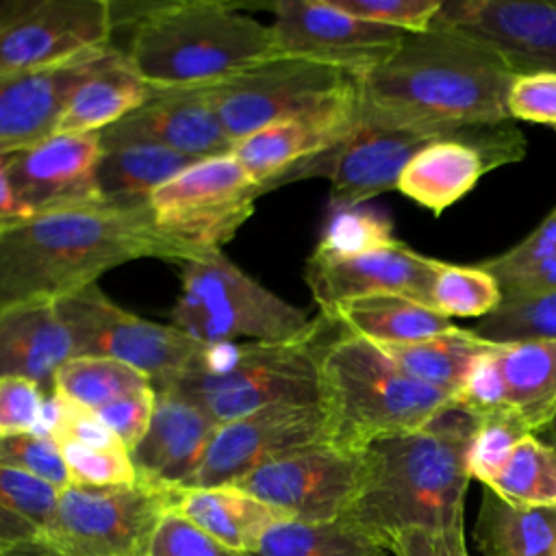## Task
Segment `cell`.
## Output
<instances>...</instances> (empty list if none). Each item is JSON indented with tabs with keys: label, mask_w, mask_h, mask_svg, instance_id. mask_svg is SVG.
I'll return each instance as SVG.
<instances>
[{
	"label": "cell",
	"mask_w": 556,
	"mask_h": 556,
	"mask_svg": "<svg viewBox=\"0 0 556 556\" xmlns=\"http://www.w3.org/2000/svg\"><path fill=\"white\" fill-rule=\"evenodd\" d=\"M198 254L159 232L148 208L89 204L30 215L0 232V311L59 300L135 258L182 263Z\"/></svg>",
	"instance_id": "cell-1"
},
{
	"label": "cell",
	"mask_w": 556,
	"mask_h": 556,
	"mask_svg": "<svg viewBox=\"0 0 556 556\" xmlns=\"http://www.w3.org/2000/svg\"><path fill=\"white\" fill-rule=\"evenodd\" d=\"M515 72L489 46L441 28L406 33L402 46L356 78L361 113L393 126L454 130L513 122Z\"/></svg>",
	"instance_id": "cell-2"
},
{
	"label": "cell",
	"mask_w": 556,
	"mask_h": 556,
	"mask_svg": "<svg viewBox=\"0 0 556 556\" xmlns=\"http://www.w3.org/2000/svg\"><path fill=\"white\" fill-rule=\"evenodd\" d=\"M478 417L452 406L419 430L365 447L361 491L345 519L387 547L406 530L465 526L467 445Z\"/></svg>",
	"instance_id": "cell-3"
},
{
	"label": "cell",
	"mask_w": 556,
	"mask_h": 556,
	"mask_svg": "<svg viewBox=\"0 0 556 556\" xmlns=\"http://www.w3.org/2000/svg\"><path fill=\"white\" fill-rule=\"evenodd\" d=\"M126 59L152 91L206 89L278 56L271 28L213 0H165L130 35Z\"/></svg>",
	"instance_id": "cell-4"
},
{
	"label": "cell",
	"mask_w": 556,
	"mask_h": 556,
	"mask_svg": "<svg viewBox=\"0 0 556 556\" xmlns=\"http://www.w3.org/2000/svg\"><path fill=\"white\" fill-rule=\"evenodd\" d=\"M339 326L326 315L287 341L204 345L191 367L154 387L172 389L217 424L282 402H321V350Z\"/></svg>",
	"instance_id": "cell-5"
},
{
	"label": "cell",
	"mask_w": 556,
	"mask_h": 556,
	"mask_svg": "<svg viewBox=\"0 0 556 556\" xmlns=\"http://www.w3.org/2000/svg\"><path fill=\"white\" fill-rule=\"evenodd\" d=\"M330 443L363 452L369 443L424 428L456 406V395L404 374L376 343L341 328L319 361Z\"/></svg>",
	"instance_id": "cell-6"
},
{
	"label": "cell",
	"mask_w": 556,
	"mask_h": 556,
	"mask_svg": "<svg viewBox=\"0 0 556 556\" xmlns=\"http://www.w3.org/2000/svg\"><path fill=\"white\" fill-rule=\"evenodd\" d=\"M439 139L465 141L484 152L495 167L526 156V137L515 122L419 130L371 119L358 106V119L343 139L285 172L269 185V191L298 180L326 178L332 202H367L380 193L395 191L406 163L424 146Z\"/></svg>",
	"instance_id": "cell-7"
},
{
	"label": "cell",
	"mask_w": 556,
	"mask_h": 556,
	"mask_svg": "<svg viewBox=\"0 0 556 556\" xmlns=\"http://www.w3.org/2000/svg\"><path fill=\"white\" fill-rule=\"evenodd\" d=\"M169 319L204 345L287 341L313 324L300 306L263 287L224 250H206L180 263V293Z\"/></svg>",
	"instance_id": "cell-8"
},
{
	"label": "cell",
	"mask_w": 556,
	"mask_h": 556,
	"mask_svg": "<svg viewBox=\"0 0 556 556\" xmlns=\"http://www.w3.org/2000/svg\"><path fill=\"white\" fill-rule=\"evenodd\" d=\"M204 91L235 146L263 126L350 102L358 85L343 70L278 54Z\"/></svg>",
	"instance_id": "cell-9"
},
{
	"label": "cell",
	"mask_w": 556,
	"mask_h": 556,
	"mask_svg": "<svg viewBox=\"0 0 556 556\" xmlns=\"http://www.w3.org/2000/svg\"><path fill=\"white\" fill-rule=\"evenodd\" d=\"M178 489L137 480L115 486L70 484L59 495L54 521L39 556H139Z\"/></svg>",
	"instance_id": "cell-10"
},
{
	"label": "cell",
	"mask_w": 556,
	"mask_h": 556,
	"mask_svg": "<svg viewBox=\"0 0 556 556\" xmlns=\"http://www.w3.org/2000/svg\"><path fill=\"white\" fill-rule=\"evenodd\" d=\"M263 193V185L230 152L187 165L152 193L148 211L165 237L200 252L222 250Z\"/></svg>",
	"instance_id": "cell-11"
},
{
	"label": "cell",
	"mask_w": 556,
	"mask_h": 556,
	"mask_svg": "<svg viewBox=\"0 0 556 556\" xmlns=\"http://www.w3.org/2000/svg\"><path fill=\"white\" fill-rule=\"evenodd\" d=\"M54 302L78 354L130 365L146 374L152 384L191 367L204 348L176 326L156 324L122 308L98 282Z\"/></svg>",
	"instance_id": "cell-12"
},
{
	"label": "cell",
	"mask_w": 556,
	"mask_h": 556,
	"mask_svg": "<svg viewBox=\"0 0 556 556\" xmlns=\"http://www.w3.org/2000/svg\"><path fill=\"white\" fill-rule=\"evenodd\" d=\"M365 473V450L319 443L282 454L232 486L254 495L285 519L304 523L334 521L352 508Z\"/></svg>",
	"instance_id": "cell-13"
},
{
	"label": "cell",
	"mask_w": 556,
	"mask_h": 556,
	"mask_svg": "<svg viewBox=\"0 0 556 556\" xmlns=\"http://www.w3.org/2000/svg\"><path fill=\"white\" fill-rule=\"evenodd\" d=\"M109 0H28L0 26V76L30 74L106 52Z\"/></svg>",
	"instance_id": "cell-14"
},
{
	"label": "cell",
	"mask_w": 556,
	"mask_h": 556,
	"mask_svg": "<svg viewBox=\"0 0 556 556\" xmlns=\"http://www.w3.org/2000/svg\"><path fill=\"white\" fill-rule=\"evenodd\" d=\"M319 443H330L324 402H282L217 426L187 489L232 484L256 467Z\"/></svg>",
	"instance_id": "cell-15"
},
{
	"label": "cell",
	"mask_w": 556,
	"mask_h": 556,
	"mask_svg": "<svg viewBox=\"0 0 556 556\" xmlns=\"http://www.w3.org/2000/svg\"><path fill=\"white\" fill-rule=\"evenodd\" d=\"M274 43L282 56H295L363 76L384 63L406 33L354 17L330 0H280L269 4Z\"/></svg>",
	"instance_id": "cell-16"
},
{
	"label": "cell",
	"mask_w": 556,
	"mask_h": 556,
	"mask_svg": "<svg viewBox=\"0 0 556 556\" xmlns=\"http://www.w3.org/2000/svg\"><path fill=\"white\" fill-rule=\"evenodd\" d=\"M100 156V132H54L7 154V180L26 217L102 204Z\"/></svg>",
	"instance_id": "cell-17"
},
{
	"label": "cell",
	"mask_w": 556,
	"mask_h": 556,
	"mask_svg": "<svg viewBox=\"0 0 556 556\" xmlns=\"http://www.w3.org/2000/svg\"><path fill=\"white\" fill-rule=\"evenodd\" d=\"M430 28L489 46L515 74H556V0H443Z\"/></svg>",
	"instance_id": "cell-18"
},
{
	"label": "cell",
	"mask_w": 556,
	"mask_h": 556,
	"mask_svg": "<svg viewBox=\"0 0 556 556\" xmlns=\"http://www.w3.org/2000/svg\"><path fill=\"white\" fill-rule=\"evenodd\" d=\"M439 258L424 256L402 241L358 256H326L311 252L304 265V282L319 313L341 302L395 293L430 306V289Z\"/></svg>",
	"instance_id": "cell-19"
},
{
	"label": "cell",
	"mask_w": 556,
	"mask_h": 556,
	"mask_svg": "<svg viewBox=\"0 0 556 556\" xmlns=\"http://www.w3.org/2000/svg\"><path fill=\"white\" fill-rule=\"evenodd\" d=\"M154 389L148 432L132 447L130 458L139 480L163 489H187L219 424L185 395Z\"/></svg>",
	"instance_id": "cell-20"
},
{
	"label": "cell",
	"mask_w": 556,
	"mask_h": 556,
	"mask_svg": "<svg viewBox=\"0 0 556 556\" xmlns=\"http://www.w3.org/2000/svg\"><path fill=\"white\" fill-rule=\"evenodd\" d=\"M100 135L102 139H148L193 161L232 152V141L204 89H150L139 109Z\"/></svg>",
	"instance_id": "cell-21"
},
{
	"label": "cell",
	"mask_w": 556,
	"mask_h": 556,
	"mask_svg": "<svg viewBox=\"0 0 556 556\" xmlns=\"http://www.w3.org/2000/svg\"><path fill=\"white\" fill-rule=\"evenodd\" d=\"M356 119L358 96L319 113L263 126L239 139L232 146V156L267 193L269 185L285 172L343 139Z\"/></svg>",
	"instance_id": "cell-22"
},
{
	"label": "cell",
	"mask_w": 556,
	"mask_h": 556,
	"mask_svg": "<svg viewBox=\"0 0 556 556\" xmlns=\"http://www.w3.org/2000/svg\"><path fill=\"white\" fill-rule=\"evenodd\" d=\"M106 52L54 70L0 76V154L50 137L70 93Z\"/></svg>",
	"instance_id": "cell-23"
},
{
	"label": "cell",
	"mask_w": 556,
	"mask_h": 556,
	"mask_svg": "<svg viewBox=\"0 0 556 556\" xmlns=\"http://www.w3.org/2000/svg\"><path fill=\"white\" fill-rule=\"evenodd\" d=\"M74 356H78L74 337L54 300L22 302L0 311V378H26L50 393L56 371Z\"/></svg>",
	"instance_id": "cell-24"
},
{
	"label": "cell",
	"mask_w": 556,
	"mask_h": 556,
	"mask_svg": "<svg viewBox=\"0 0 556 556\" xmlns=\"http://www.w3.org/2000/svg\"><path fill=\"white\" fill-rule=\"evenodd\" d=\"M191 163L193 159L148 139H102L100 202L124 211L148 208L152 193Z\"/></svg>",
	"instance_id": "cell-25"
},
{
	"label": "cell",
	"mask_w": 556,
	"mask_h": 556,
	"mask_svg": "<svg viewBox=\"0 0 556 556\" xmlns=\"http://www.w3.org/2000/svg\"><path fill=\"white\" fill-rule=\"evenodd\" d=\"M148 96L150 87L130 67L126 54L111 48L74 87L54 132H102L139 109Z\"/></svg>",
	"instance_id": "cell-26"
},
{
	"label": "cell",
	"mask_w": 556,
	"mask_h": 556,
	"mask_svg": "<svg viewBox=\"0 0 556 556\" xmlns=\"http://www.w3.org/2000/svg\"><path fill=\"white\" fill-rule=\"evenodd\" d=\"M491 169H495L493 161L478 148L458 139H439L424 146L406 163L395 191L441 215Z\"/></svg>",
	"instance_id": "cell-27"
},
{
	"label": "cell",
	"mask_w": 556,
	"mask_h": 556,
	"mask_svg": "<svg viewBox=\"0 0 556 556\" xmlns=\"http://www.w3.org/2000/svg\"><path fill=\"white\" fill-rule=\"evenodd\" d=\"M174 508L215 541L239 552H254L263 534L285 517L254 495L232 486L178 489Z\"/></svg>",
	"instance_id": "cell-28"
},
{
	"label": "cell",
	"mask_w": 556,
	"mask_h": 556,
	"mask_svg": "<svg viewBox=\"0 0 556 556\" xmlns=\"http://www.w3.org/2000/svg\"><path fill=\"white\" fill-rule=\"evenodd\" d=\"M321 315L332 319L343 332L376 345L410 343L454 328L452 319L432 306L395 293L348 300Z\"/></svg>",
	"instance_id": "cell-29"
},
{
	"label": "cell",
	"mask_w": 556,
	"mask_h": 556,
	"mask_svg": "<svg viewBox=\"0 0 556 556\" xmlns=\"http://www.w3.org/2000/svg\"><path fill=\"white\" fill-rule=\"evenodd\" d=\"M508 410L541 434L556 417V341L530 339L497 343Z\"/></svg>",
	"instance_id": "cell-30"
},
{
	"label": "cell",
	"mask_w": 556,
	"mask_h": 556,
	"mask_svg": "<svg viewBox=\"0 0 556 556\" xmlns=\"http://www.w3.org/2000/svg\"><path fill=\"white\" fill-rule=\"evenodd\" d=\"M471 539L484 556H556V506H519L482 489Z\"/></svg>",
	"instance_id": "cell-31"
},
{
	"label": "cell",
	"mask_w": 556,
	"mask_h": 556,
	"mask_svg": "<svg viewBox=\"0 0 556 556\" xmlns=\"http://www.w3.org/2000/svg\"><path fill=\"white\" fill-rule=\"evenodd\" d=\"M61 489L20 471L0 467V556H39Z\"/></svg>",
	"instance_id": "cell-32"
},
{
	"label": "cell",
	"mask_w": 556,
	"mask_h": 556,
	"mask_svg": "<svg viewBox=\"0 0 556 556\" xmlns=\"http://www.w3.org/2000/svg\"><path fill=\"white\" fill-rule=\"evenodd\" d=\"M378 348L410 378L456 395L471 363L489 350L491 343L469 328L454 326L428 339Z\"/></svg>",
	"instance_id": "cell-33"
},
{
	"label": "cell",
	"mask_w": 556,
	"mask_h": 556,
	"mask_svg": "<svg viewBox=\"0 0 556 556\" xmlns=\"http://www.w3.org/2000/svg\"><path fill=\"white\" fill-rule=\"evenodd\" d=\"M389 547L341 517L324 523H304L282 519L274 523L252 556H387Z\"/></svg>",
	"instance_id": "cell-34"
},
{
	"label": "cell",
	"mask_w": 556,
	"mask_h": 556,
	"mask_svg": "<svg viewBox=\"0 0 556 556\" xmlns=\"http://www.w3.org/2000/svg\"><path fill=\"white\" fill-rule=\"evenodd\" d=\"M489 271L504 300L556 291V208L519 243L478 263Z\"/></svg>",
	"instance_id": "cell-35"
},
{
	"label": "cell",
	"mask_w": 556,
	"mask_h": 556,
	"mask_svg": "<svg viewBox=\"0 0 556 556\" xmlns=\"http://www.w3.org/2000/svg\"><path fill=\"white\" fill-rule=\"evenodd\" d=\"M148 387H152V380L130 365L104 356L78 354L56 371L50 393L98 410L117 397Z\"/></svg>",
	"instance_id": "cell-36"
},
{
	"label": "cell",
	"mask_w": 556,
	"mask_h": 556,
	"mask_svg": "<svg viewBox=\"0 0 556 556\" xmlns=\"http://www.w3.org/2000/svg\"><path fill=\"white\" fill-rule=\"evenodd\" d=\"M489 489L510 504L556 506V445L526 434Z\"/></svg>",
	"instance_id": "cell-37"
},
{
	"label": "cell",
	"mask_w": 556,
	"mask_h": 556,
	"mask_svg": "<svg viewBox=\"0 0 556 556\" xmlns=\"http://www.w3.org/2000/svg\"><path fill=\"white\" fill-rule=\"evenodd\" d=\"M391 219L367 202H332L313 252L326 256H358L393 245Z\"/></svg>",
	"instance_id": "cell-38"
},
{
	"label": "cell",
	"mask_w": 556,
	"mask_h": 556,
	"mask_svg": "<svg viewBox=\"0 0 556 556\" xmlns=\"http://www.w3.org/2000/svg\"><path fill=\"white\" fill-rule=\"evenodd\" d=\"M502 300L504 295L497 280L482 267L439 263L430 289V306L443 317L482 319L491 315Z\"/></svg>",
	"instance_id": "cell-39"
},
{
	"label": "cell",
	"mask_w": 556,
	"mask_h": 556,
	"mask_svg": "<svg viewBox=\"0 0 556 556\" xmlns=\"http://www.w3.org/2000/svg\"><path fill=\"white\" fill-rule=\"evenodd\" d=\"M489 343H515L530 339L556 341V291L532 298L502 300V304L471 328Z\"/></svg>",
	"instance_id": "cell-40"
},
{
	"label": "cell",
	"mask_w": 556,
	"mask_h": 556,
	"mask_svg": "<svg viewBox=\"0 0 556 556\" xmlns=\"http://www.w3.org/2000/svg\"><path fill=\"white\" fill-rule=\"evenodd\" d=\"M526 434L532 432L513 413L478 417L467 445L469 478L489 486Z\"/></svg>",
	"instance_id": "cell-41"
},
{
	"label": "cell",
	"mask_w": 556,
	"mask_h": 556,
	"mask_svg": "<svg viewBox=\"0 0 556 556\" xmlns=\"http://www.w3.org/2000/svg\"><path fill=\"white\" fill-rule=\"evenodd\" d=\"M72 484L80 486H115L137 482V471L128 447L122 441L109 445L59 443L56 445Z\"/></svg>",
	"instance_id": "cell-42"
},
{
	"label": "cell",
	"mask_w": 556,
	"mask_h": 556,
	"mask_svg": "<svg viewBox=\"0 0 556 556\" xmlns=\"http://www.w3.org/2000/svg\"><path fill=\"white\" fill-rule=\"evenodd\" d=\"M139 556H252L208 536L180 510L169 508L152 528Z\"/></svg>",
	"instance_id": "cell-43"
},
{
	"label": "cell",
	"mask_w": 556,
	"mask_h": 556,
	"mask_svg": "<svg viewBox=\"0 0 556 556\" xmlns=\"http://www.w3.org/2000/svg\"><path fill=\"white\" fill-rule=\"evenodd\" d=\"M0 467L33 473L61 491L72 484L65 460L48 434L0 437Z\"/></svg>",
	"instance_id": "cell-44"
},
{
	"label": "cell",
	"mask_w": 556,
	"mask_h": 556,
	"mask_svg": "<svg viewBox=\"0 0 556 556\" xmlns=\"http://www.w3.org/2000/svg\"><path fill=\"white\" fill-rule=\"evenodd\" d=\"M48 395L33 380L15 376L0 378V437L43 434Z\"/></svg>",
	"instance_id": "cell-45"
},
{
	"label": "cell",
	"mask_w": 556,
	"mask_h": 556,
	"mask_svg": "<svg viewBox=\"0 0 556 556\" xmlns=\"http://www.w3.org/2000/svg\"><path fill=\"white\" fill-rule=\"evenodd\" d=\"M341 11L404 33L430 30L443 0H330Z\"/></svg>",
	"instance_id": "cell-46"
},
{
	"label": "cell",
	"mask_w": 556,
	"mask_h": 556,
	"mask_svg": "<svg viewBox=\"0 0 556 556\" xmlns=\"http://www.w3.org/2000/svg\"><path fill=\"white\" fill-rule=\"evenodd\" d=\"M456 406L482 417L493 413H510L506 402V384L497 363V343H491L469 367L456 391Z\"/></svg>",
	"instance_id": "cell-47"
},
{
	"label": "cell",
	"mask_w": 556,
	"mask_h": 556,
	"mask_svg": "<svg viewBox=\"0 0 556 556\" xmlns=\"http://www.w3.org/2000/svg\"><path fill=\"white\" fill-rule=\"evenodd\" d=\"M506 109L513 122L556 128V74H517L506 96Z\"/></svg>",
	"instance_id": "cell-48"
},
{
	"label": "cell",
	"mask_w": 556,
	"mask_h": 556,
	"mask_svg": "<svg viewBox=\"0 0 556 556\" xmlns=\"http://www.w3.org/2000/svg\"><path fill=\"white\" fill-rule=\"evenodd\" d=\"M154 402H156V389L152 384L148 389L117 397L93 413L128 447V452H132V447L148 432V426L154 413Z\"/></svg>",
	"instance_id": "cell-49"
},
{
	"label": "cell",
	"mask_w": 556,
	"mask_h": 556,
	"mask_svg": "<svg viewBox=\"0 0 556 556\" xmlns=\"http://www.w3.org/2000/svg\"><path fill=\"white\" fill-rule=\"evenodd\" d=\"M393 556H469L465 526L447 530H406L389 541Z\"/></svg>",
	"instance_id": "cell-50"
},
{
	"label": "cell",
	"mask_w": 556,
	"mask_h": 556,
	"mask_svg": "<svg viewBox=\"0 0 556 556\" xmlns=\"http://www.w3.org/2000/svg\"><path fill=\"white\" fill-rule=\"evenodd\" d=\"M26 215L13 198V191L7 180V154H0V232L22 222Z\"/></svg>",
	"instance_id": "cell-51"
},
{
	"label": "cell",
	"mask_w": 556,
	"mask_h": 556,
	"mask_svg": "<svg viewBox=\"0 0 556 556\" xmlns=\"http://www.w3.org/2000/svg\"><path fill=\"white\" fill-rule=\"evenodd\" d=\"M26 4L28 0H0V26L7 24L13 15H17Z\"/></svg>",
	"instance_id": "cell-52"
},
{
	"label": "cell",
	"mask_w": 556,
	"mask_h": 556,
	"mask_svg": "<svg viewBox=\"0 0 556 556\" xmlns=\"http://www.w3.org/2000/svg\"><path fill=\"white\" fill-rule=\"evenodd\" d=\"M545 439L543 441H547V443H552V445H556V417L552 419V424L541 432Z\"/></svg>",
	"instance_id": "cell-53"
},
{
	"label": "cell",
	"mask_w": 556,
	"mask_h": 556,
	"mask_svg": "<svg viewBox=\"0 0 556 556\" xmlns=\"http://www.w3.org/2000/svg\"><path fill=\"white\" fill-rule=\"evenodd\" d=\"M554 130H556V128H554Z\"/></svg>",
	"instance_id": "cell-54"
}]
</instances>
